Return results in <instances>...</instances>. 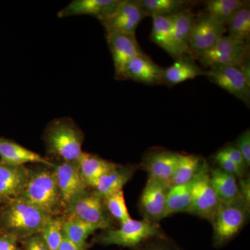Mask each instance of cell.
<instances>
[{
    "label": "cell",
    "mask_w": 250,
    "mask_h": 250,
    "mask_svg": "<svg viewBox=\"0 0 250 250\" xmlns=\"http://www.w3.org/2000/svg\"><path fill=\"white\" fill-rule=\"evenodd\" d=\"M145 16L170 17L192 10L199 1L188 0H137Z\"/></svg>",
    "instance_id": "cell-25"
},
{
    "label": "cell",
    "mask_w": 250,
    "mask_h": 250,
    "mask_svg": "<svg viewBox=\"0 0 250 250\" xmlns=\"http://www.w3.org/2000/svg\"><path fill=\"white\" fill-rule=\"evenodd\" d=\"M106 37L113 59L115 79L118 81L126 80L125 71L126 63L135 56L144 52L136 35L115 33L106 34Z\"/></svg>",
    "instance_id": "cell-12"
},
{
    "label": "cell",
    "mask_w": 250,
    "mask_h": 250,
    "mask_svg": "<svg viewBox=\"0 0 250 250\" xmlns=\"http://www.w3.org/2000/svg\"><path fill=\"white\" fill-rule=\"evenodd\" d=\"M208 166L207 161L200 156L179 153L178 162L170 180V187L191 182Z\"/></svg>",
    "instance_id": "cell-26"
},
{
    "label": "cell",
    "mask_w": 250,
    "mask_h": 250,
    "mask_svg": "<svg viewBox=\"0 0 250 250\" xmlns=\"http://www.w3.org/2000/svg\"><path fill=\"white\" fill-rule=\"evenodd\" d=\"M152 29L150 39L161 48L165 50L174 61L181 58L172 33V22L170 17L152 16Z\"/></svg>",
    "instance_id": "cell-27"
},
{
    "label": "cell",
    "mask_w": 250,
    "mask_h": 250,
    "mask_svg": "<svg viewBox=\"0 0 250 250\" xmlns=\"http://www.w3.org/2000/svg\"><path fill=\"white\" fill-rule=\"evenodd\" d=\"M97 230H99V229L95 225L85 223L74 217L67 215L66 218H62V231L63 236L82 248H90L91 245L87 243V240Z\"/></svg>",
    "instance_id": "cell-28"
},
{
    "label": "cell",
    "mask_w": 250,
    "mask_h": 250,
    "mask_svg": "<svg viewBox=\"0 0 250 250\" xmlns=\"http://www.w3.org/2000/svg\"><path fill=\"white\" fill-rule=\"evenodd\" d=\"M146 17L137 0H122L116 12L101 23L106 34L120 33L136 35V29Z\"/></svg>",
    "instance_id": "cell-13"
},
{
    "label": "cell",
    "mask_w": 250,
    "mask_h": 250,
    "mask_svg": "<svg viewBox=\"0 0 250 250\" xmlns=\"http://www.w3.org/2000/svg\"><path fill=\"white\" fill-rule=\"evenodd\" d=\"M164 233L159 223L131 218L121 223L118 228L103 230V232L94 237L91 244L104 246L116 245L136 250L146 242Z\"/></svg>",
    "instance_id": "cell-4"
},
{
    "label": "cell",
    "mask_w": 250,
    "mask_h": 250,
    "mask_svg": "<svg viewBox=\"0 0 250 250\" xmlns=\"http://www.w3.org/2000/svg\"><path fill=\"white\" fill-rule=\"evenodd\" d=\"M22 250H48L40 233L21 241Z\"/></svg>",
    "instance_id": "cell-38"
},
{
    "label": "cell",
    "mask_w": 250,
    "mask_h": 250,
    "mask_svg": "<svg viewBox=\"0 0 250 250\" xmlns=\"http://www.w3.org/2000/svg\"><path fill=\"white\" fill-rule=\"evenodd\" d=\"M238 188L241 197L247 205L250 207V175L238 179Z\"/></svg>",
    "instance_id": "cell-40"
},
{
    "label": "cell",
    "mask_w": 250,
    "mask_h": 250,
    "mask_svg": "<svg viewBox=\"0 0 250 250\" xmlns=\"http://www.w3.org/2000/svg\"><path fill=\"white\" fill-rule=\"evenodd\" d=\"M208 170L209 166L194 179L191 203L187 213L205 219L211 223L220 202L210 183Z\"/></svg>",
    "instance_id": "cell-8"
},
{
    "label": "cell",
    "mask_w": 250,
    "mask_h": 250,
    "mask_svg": "<svg viewBox=\"0 0 250 250\" xmlns=\"http://www.w3.org/2000/svg\"><path fill=\"white\" fill-rule=\"evenodd\" d=\"M77 164L83 182L88 188L92 189L96 186L102 176L116 165L98 155L84 152L82 153Z\"/></svg>",
    "instance_id": "cell-22"
},
{
    "label": "cell",
    "mask_w": 250,
    "mask_h": 250,
    "mask_svg": "<svg viewBox=\"0 0 250 250\" xmlns=\"http://www.w3.org/2000/svg\"><path fill=\"white\" fill-rule=\"evenodd\" d=\"M0 250H22L21 241L9 233L0 232Z\"/></svg>",
    "instance_id": "cell-39"
},
{
    "label": "cell",
    "mask_w": 250,
    "mask_h": 250,
    "mask_svg": "<svg viewBox=\"0 0 250 250\" xmlns=\"http://www.w3.org/2000/svg\"><path fill=\"white\" fill-rule=\"evenodd\" d=\"M47 152L62 161L77 162L82 155L84 134L70 118L51 121L43 134Z\"/></svg>",
    "instance_id": "cell-2"
},
{
    "label": "cell",
    "mask_w": 250,
    "mask_h": 250,
    "mask_svg": "<svg viewBox=\"0 0 250 250\" xmlns=\"http://www.w3.org/2000/svg\"><path fill=\"white\" fill-rule=\"evenodd\" d=\"M250 51V44L223 36L210 48L202 52L196 60L205 70L211 67L238 65Z\"/></svg>",
    "instance_id": "cell-7"
},
{
    "label": "cell",
    "mask_w": 250,
    "mask_h": 250,
    "mask_svg": "<svg viewBox=\"0 0 250 250\" xmlns=\"http://www.w3.org/2000/svg\"><path fill=\"white\" fill-rule=\"evenodd\" d=\"M52 167L30 169L27 186L21 197L50 217H57L64 208Z\"/></svg>",
    "instance_id": "cell-3"
},
{
    "label": "cell",
    "mask_w": 250,
    "mask_h": 250,
    "mask_svg": "<svg viewBox=\"0 0 250 250\" xmlns=\"http://www.w3.org/2000/svg\"><path fill=\"white\" fill-rule=\"evenodd\" d=\"M62 223V218L52 217L41 231L40 234L48 250H59L63 238Z\"/></svg>",
    "instance_id": "cell-33"
},
{
    "label": "cell",
    "mask_w": 250,
    "mask_h": 250,
    "mask_svg": "<svg viewBox=\"0 0 250 250\" xmlns=\"http://www.w3.org/2000/svg\"><path fill=\"white\" fill-rule=\"evenodd\" d=\"M140 166L118 165L102 176L93 190L104 197L123 190L125 184L132 178Z\"/></svg>",
    "instance_id": "cell-20"
},
{
    "label": "cell",
    "mask_w": 250,
    "mask_h": 250,
    "mask_svg": "<svg viewBox=\"0 0 250 250\" xmlns=\"http://www.w3.org/2000/svg\"><path fill=\"white\" fill-rule=\"evenodd\" d=\"M220 150L228 156L230 160L234 163L243 173L247 174L246 170L248 166L241 152L234 143H229V144L227 145L225 147L221 148Z\"/></svg>",
    "instance_id": "cell-36"
},
{
    "label": "cell",
    "mask_w": 250,
    "mask_h": 250,
    "mask_svg": "<svg viewBox=\"0 0 250 250\" xmlns=\"http://www.w3.org/2000/svg\"><path fill=\"white\" fill-rule=\"evenodd\" d=\"M194 179L188 183L170 188L166 202L165 218L174 213L187 212L192 199V189Z\"/></svg>",
    "instance_id": "cell-30"
},
{
    "label": "cell",
    "mask_w": 250,
    "mask_h": 250,
    "mask_svg": "<svg viewBox=\"0 0 250 250\" xmlns=\"http://www.w3.org/2000/svg\"><path fill=\"white\" fill-rule=\"evenodd\" d=\"M51 218L25 199L18 197L0 206V232L14 235L21 241L41 233Z\"/></svg>",
    "instance_id": "cell-1"
},
{
    "label": "cell",
    "mask_w": 250,
    "mask_h": 250,
    "mask_svg": "<svg viewBox=\"0 0 250 250\" xmlns=\"http://www.w3.org/2000/svg\"><path fill=\"white\" fill-rule=\"evenodd\" d=\"M30 169L0 161V206L22 195L28 182Z\"/></svg>",
    "instance_id": "cell-16"
},
{
    "label": "cell",
    "mask_w": 250,
    "mask_h": 250,
    "mask_svg": "<svg viewBox=\"0 0 250 250\" xmlns=\"http://www.w3.org/2000/svg\"><path fill=\"white\" fill-rule=\"evenodd\" d=\"M88 248H82L72 243L71 241L63 236L59 250H87Z\"/></svg>",
    "instance_id": "cell-41"
},
{
    "label": "cell",
    "mask_w": 250,
    "mask_h": 250,
    "mask_svg": "<svg viewBox=\"0 0 250 250\" xmlns=\"http://www.w3.org/2000/svg\"><path fill=\"white\" fill-rule=\"evenodd\" d=\"M250 207L242 199L219 206L211 224L213 225V246L223 248L228 244L248 223Z\"/></svg>",
    "instance_id": "cell-5"
},
{
    "label": "cell",
    "mask_w": 250,
    "mask_h": 250,
    "mask_svg": "<svg viewBox=\"0 0 250 250\" xmlns=\"http://www.w3.org/2000/svg\"><path fill=\"white\" fill-rule=\"evenodd\" d=\"M229 36L250 44V1L238 10L227 25Z\"/></svg>",
    "instance_id": "cell-31"
},
{
    "label": "cell",
    "mask_w": 250,
    "mask_h": 250,
    "mask_svg": "<svg viewBox=\"0 0 250 250\" xmlns=\"http://www.w3.org/2000/svg\"><path fill=\"white\" fill-rule=\"evenodd\" d=\"M164 67L158 65L145 53L130 59L125 71L126 80L152 86L164 84Z\"/></svg>",
    "instance_id": "cell-18"
},
{
    "label": "cell",
    "mask_w": 250,
    "mask_h": 250,
    "mask_svg": "<svg viewBox=\"0 0 250 250\" xmlns=\"http://www.w3.org/2000/svg\"><path fill=\"white\" fill-rule=\"evenodd\" d=\"M208 173L210 183L220 202L228 203L242 199L236 176L225 172L218 166L209 167Z\"/></svg>",
    "instance_id": "cell-23"
},
{
    "label": "cell",
    "mask_w": 250,
    "mask_h": 250,
    "mask_svg": "<svg viewBox=\"0 0 250 250\" xmlns=\"http://www.w3.org/2000/svg\"><path fill=\"white\" fill-rule=\"evenodd\" d=\"M52 169L62 196L64 209L67 205L90 189L81 177L77 162L62 161Z\"/></svg>",
    "instance_id": "cell-15"
},
{
    "label": "cell",
    "mask_w": 250,
    "mask_h": 250,
    "mask_svg": "<svg viewBox=\"0 0 250 250\" xmlns=\"http://www.w3.org/2000/svg\"><path fill=\"white\" fill-rule=\"evenodd\" d=\"M67 215L95 225L99 229L113 228L112 218L106 209L103 198L95 190H87L65 207Z\"/></svg>",
    "instance_id": "cell-6"
},
{
    "label": "cell",
    "mask_w": 250,
    "mask_h": 250,
    "mask_svg": "<svg viewBox=\"0 0 250 250\" xmlns=\"http://www.w3.org/2000/svg\"><path fill=\"white\" fill-rule=\"evenodd\" d=\"M206 76L250 107V81L237 65L211 67L207 70Z\"/></svg>",
    "instance_id": "cell-10"
},
{
    "label": "cell",
    "mask_w": 250,
    "mask_h": 250,
    "mask_svg": "<svg viewBox=\"0 0 250 250\" xmlns=\"http://www.w3.org/2000/svg\"><path fill=\"white\" fill-rule=\"evenodd\" d=\"M188 54L176 60L170 67L164 68V84L172 87L197 77L206 76L207 70L202 68Z\"/></svg>",
    "instance_id": "cell-21"
},
{
    "label": "cell",
    "mask_w": 250,
    "mask_h": 250,
    "mask_svg": "<svg viewBox=\"0 0 250 250\" xmlns=\"http://www.w3.org/2000/svg\"><path fill=\"white\" fill-rule=\"evenodd\" d=\"M178 159V152L164 148H154L143 155L140 167L147 172V179H156L170 184Z\"/></svg>",
    "instance_id": "cell-14"
},
{
    "label": "cell",
    "mask_w": 250,
    "mask_h": 250,
    "mask_svg": "<svg viewBox=\"0 0 250 250\" xmlns=\"http://www.w3.org/2000/svg\"><path fill=\"white\" fill-rule=\"evenodd\" d=\"M196 14L192 10H187L170 16L174 43L181 57L190 55V39Z\"/></svg>",
    "instance_id": "cell-24"
},
{
    "label": "cell",
    "mask_w": 250,
    "mask_h": 250,
    "mask_svg": "<svg viewBox=\"0 0 250 250\" xmlns=\"http://www.w3.org/2000/svg\"><path fill=\"white\" fill-rule=\"evenodd\" d=\"M122 0H74L59 11L57 17L90 16L103 22L116 12Z\"/></svg>",
    "instance_id": "cell-17"
},
{
    "label": "cell",
    "mask_w": 250,
    "mask_h": 250,
    "mask_svg": "<svg viewBox=\"0 0 250 250\" xmlns=\"http://www.w3.org/2000/svg\"><path fill=\"white\" fill-rule=\"evenodd\" d=\"M213 160L219 167L228 173L233 174L238 179L248 176V174L243 173L239 167L230 160L220 149L213 156Z\"/></svg>",
    "instance_id": "cell-35"
},
{
    "label": "cell",
    "mask_w": 250,
    "mask_h": 250,
    "mask_svg": "<svg viewBox=\"0 0 250 250\" xmlns=\"http://www.w3.org/2000/svg\"><path fill=\"white\" fill-rule=\"evenodd\" d=\"M227 31L226 26L217 22L205 11L196 14L190 35V55L196 60L200 54L210 48Z\"/></svg>",
    "instance_id": "cell-9"
},
{
    "label": "cell",
    "mask_w": 250,
    "mask_h": 250,
    "mask_svg": "<svg viewBox=\"0 0 250 250\" xmlns=\"http://www.w3.org/2000/svg\"><path fill=\"white\" fill-rule=\"evenodd\" d=\"M0 161L12 165L25 166L27 164H39L54 167L55 164L33 152L12 140L0 137Z\"/></svg>",
    "instance_id": "cell-19"
},
{
    "label": "cell",
    "mask_w": 250,
    "mask_h": 250,
    "mask_svg": "<svg viewBox=\"0 0 250 250\" xmlns=\"http://www.w3.org/2000/svg\"><path fill=\"white\" fill-rule=\"evenodd\" d=\"M170 188V184L166 182L147 179L138 204L143 219L159 223L165 218L166 202Z\"/></svg>",
    "instance_id": "cell-11"
},
{
    "label": "cell",
    "mask_w": 250,
    "mask_h": 250,
    "mask_svg": "<svg viewBox=\"0 0 250 250\" xmlns=\"http://www.w3.org/2000/svg\"><path fill=\"white\" fill-rule=\"evenodd\" d=\"M136 250H182L175 242L166 236L165 233L153 238L143 243Z\"/></svg>",
    "instance_id": "cell-34"
},
{
    "label": "cell",
    "mask_w": 250,
    "mask_h": 250,
    "mask_svg": "<svg viewBox=\"0 0 250 250\" xmlns=\"http://www.w3.org/2000/svg\"><path fill=\"white\" fill-rule=\"evenodd\" d=\"M249 1L246 0H208L204 11L217 22L228 25L235 14Z\"/></svg>",
    "instance_id": "cell-29"
},
{
    "label": "cell",
    "mask_w": 250,
    "mask_h": 250,
    "mask_svg": "<svg viewBox=\"0 0 250 250\" xmlns=\"http://www.w3.org/2000/svg\"><path fill=\"white\" fill-rule=\"evenodd\" d=\"M103 201L108 215L119 222L120 224L131 218L126 207L123 190L104 197Z\"/></svg>",
    "instance_id": "cell-32"
},
{
    "label": "cell",
    "mask_w": 250,
    "mask_h": 250,
    "mask_svg": "<svg viewBox=\"0 0 250 250\" xmlns=\"http://www.w3.org/2000/svg\"><path fill=\"white\" fill-rule=\"evenodd\" d=\"M236 145L246 161L248 167L250 166V131L246 129L236 139Z\"/></svg>",
    "instance_id": "cell-37"
}]
</instances>
